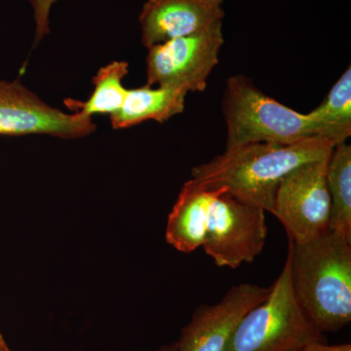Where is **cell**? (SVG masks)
Returning a JSON list of instances; mask_svg holds the SVG:
<instances>
[{"instance_id":"1","label":"cell","mask_w":351,"mask_h":351,"mask_svg":"<svg viewBox=\"0 0 351 351\" xmlns=\"http://www.w3.org/2000/svg\"><path fill=\"white\" fill-rule=\"evenodd\" d=\"M336 145L330 138L313 137L288 145L255 143L230 147L195 166L191 180L208 188H225L239 199L272 214L283 178L302 164L328 158Z\"/></svg>"},{"instance_id":"2","label":"cell","mask_w":351,"mask_h":351,"mask_svg":"<svg viewBox=\"0 0 351 351\" xmlns=\"http://www.w3.org/2000/svg\"><path fill=\"white\" fill-rule=\"evenodd\" d=\"M295 299L323 334L351 321V241L328 230L304 243L289 241Z\"/></svg>"},{"instance_id":"3","label":"cell","mask_w":351,"mask_h":351,"mask_svg":"<svg viewBox=\"0 0 351 351\" xmlns=\"http://www.w3.org/2000/svg\"><path fill=\"white\" fill-rule=\"evenodd\" d=\"M221 110L228 130L226 149L255 143L288 145L313 137L328 138L339 145L351 134L286 107L244 75L228 78Z\"/></svg>"},{"instance_id":"4","label":"cell","mask_w":351,"mask_h":351,"mask_svg":"<svg viewBox=\"0 0 351 351\" xmlns=\"http://www.w3.org/2000/svg\"><path fill=\"white\" fill-rule=\"evenodd\" d=\"M326 341L304 313L293 289L291 256L267 299L240 320L226 351H299Z\"/></svg>"},{"instance_id":"5","label":"cell","mask_w":351,"mask_h":351,"mask_svg":"<svg viewBox=\"0 0 351 351\" xmlns=\"http://www.w3.org/2000/svg\"><path fill=\"white\" fill-rule=\"evenodd\" d=\"M202 230L201 246L219 267L237 269L254 262L267 237L265 211L215 188Z\"/></svg>"},{"instance_id":"6","label":"cell","mask_w":351,"mask_h":351,"mask_svg":"<svg viewBox=\"0 0 351 351\" xmlns=\"http://www.w3.org/2000/svg\"><path fill=\"white\" fill-rule=\"evenodd\" d=\"M223 43V23H219L152 46L147 49L145 85L182 88L188 93L205 91Z\"/></svg>"},{"instance_id":"7","label":"cell","mask_w":351,"mask_h":351,"mask_svg":"<svg viewBox=\"0 0 351 351\" xmlns=\"http://www.w3.org/2000/svg\"><path fill=\"white\" fill-rule=\"evenodd\" d=\"M329 158L302 164L279 184L272 214L282 223L289 241L304 243L329 230Z\"/></svg>"},{"instance_id":"8","label":"cell","mask_w":351,"mask_h":351,"mask_svg":"<svg viewBox=\"0 0 351 351\" xmlns=\"http://www.w3.org/2000/svg\"><path fill=\"white\" fill-rule=\"evenodd\" d=\"M96 130L90 117L51 107L20 80L0 82V135L80 138Z\"/></svg>"},{"instance_id":"9","label":"cell","mask_w":351,"mask_h":351,"mask_svg":"<svg viewBox=\"0 0 351 351\" xmlns=\"http://www.w3.org/2000/svg\"><path fill=\"white\" fill-rule=\"evenodd\" d=\"M269 292L270 287L241 283L230 288L217 304L198 306L182 328L178 351H226L240 320Z\"/></svg>"},{"instance_id":"10","label":"cell","mask_w":351,"mask_h":351,"mask_svg":"<svg viewBox=\"0 0 351 351\" xmlns=\"http://www.w3.org/2000/svg\"><path fill=\"white\" fill-rule=\"evenodd\" d=\"M223 0H147L140 14L145 48L223 23Z\"/></svg>"},{"instance_id":"11","label":"cell","mask_w":351,"mask_h":351,"mask_svg":"<svg viewBox=\"0 0 351 351\" xmlns=\"http://www.w3.org/2000/svg\"><path fill=\"white\" fill-rule=\"evenodd\" d=\"M216 189L189 180L168 217L166 241L182 253H191L202 243V230L208 207Z\"/></svg>"},{"instance_id":"12","label":"cell","mask_w":351,"mask_h":351,"mask_svg":"<svg viewBox=\"0 0 351 351\" xmlns=\"http://www.w3.org/2000/svg\"><path fill=\"white\" fill-rule=\"evenodd\" d=\"M188 92L182 88L145 85L127 91L121 108L110 117L113 129H125L147 120L164 123L186 108Z\"/></svg>"},{"instance_id":"13","label":"cell","mask_w":351,"mask_h":351,"mask_svg":"<svg viewBox=\"0 0 351 351\" xmlns=\"http://www.w3.org/2000/svg\"><path fill=\"white\" fill-rule=\"evenodd\" d=\"M129 73V64L125 61H113L99 69L94 76V90L86 101L66 99L64 105L73 113L84 117L94 114H115L122 105L127 95L123 80Z\"/></svg>"},{"instance_id":"14","label":"cell","mask_w":351,"mask_h":351,"mask_svg":"<svg viewBox=\"0 0 351 351\" xmlns=\"http://www.w3.org/2000/svg\"><path fill=\"white\" fill-rule=\"evenodd\" d=\"M331 201L329 230L351 241V147L346 143L332 149L327 165Z\"/></svg>"},{"instance_id":"15","label":"cell","mask_w":351,"mask_h":351,"mask_svg":"<svg viewBox=\"0 0 351 351\" xmlns=\"http://www.w3.org/2000/svg\"><path fill=\"white\" fill-rule=\"evenodd\" d=\"M307 114L322 123L351 131L350 66L332 85L325 101Z\"/></svg>"},{"instance_id":"16","label":"cell","mask_w":351,"mask_h":351,"mask_svg":"<svg viewBox=\"0 0 351 351\" xmlns=\"http://www.w3.org/2000/svg\"><path fill=\"white\" fill-rule=\"evenodd\" d=\"M34 9L36 20V43L43 40L50 32L49 15L51 7L58 0H29Z\"/></svg>"},{"instance_id":"17","label":"cell","mask_w":351,"mask_h":351,"mask_svg":"<svg viewBox=\"0 0 351 351\" xmlns=\"http://www.w3.org/2000/svg\"><path fill=\"white\" fill-rule=\"evenodd\" d=\"M299 351H351L350 343H343V345H328L326 341L313 343L302 348Z\"/></svg>"},{"instance_id":"18","label":"cell","mask_w":351,"mask_h":351,"mask_svg":"<svg viewBox=\"0 0 351 351\" xmlns=\"http://www.w3.org/2000/svg\"><path fill=\"white\" fill-rule=\"evenodd\" d=\"M156 351H178L177 341L172 343H168V345H164Z\"/></svg>"},{"instance_id":"19","label":"cell","mask_w":351,"mask_h":351,"mask_svg":"<svg viewBox=\"0 0 351 351\" xmlns=\"http://www.w3.org/2000/svg\"><path fill=\"white\" fill-rule=\"evenodd\" d=\"M7 346L5 341H4L3 337H2L1 334H0V348H3V346Z\"/></svg>"},{"instance_id":"20","label":"cell","mask_w":351,"mask_h":351,"mask_svg":"<svg viewBox=\"0 0 351 351\" xmlns=\"http://www.w3.org/2000/svg\"><path fill=\"white\" fill-rule=\"evenodd\" d=\"M0 351H11L9 350L8 346H3V348H0Z\"/></svg>"}]
</instances>
